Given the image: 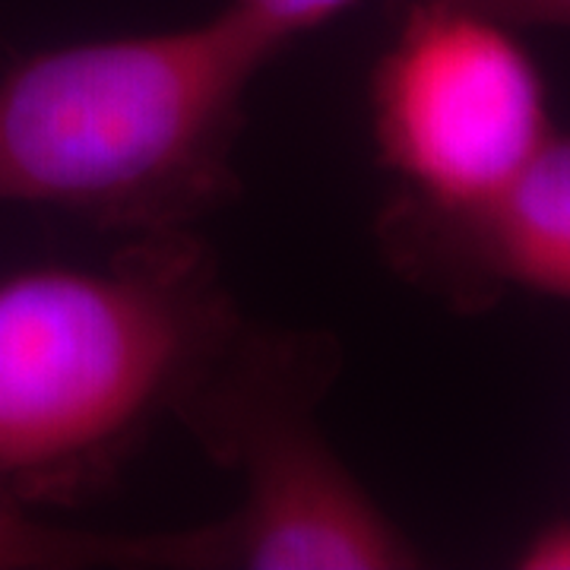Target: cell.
<instances>
[{"label":"cell","mask_w":570,"mask_h":570,"mask_svg":"<svg viewBox=\"0 0 570 570\" xmlns=\"http://www.w3.org/2000/svg\"><path fill=\"white\" fill-rule=\"evenodd\" d=\"M242 317L187 228L137 235L102 266L0 279V501L96 494L178 415Z\"/></svg>","instance_id":"6da1fadb"},{"label":"cell","mask_w":570,"mask_h":570,"mask_svg":"<svg viewBox=\"0 0 570 570\" xmlns=\"http://www.w3.org/2000/svg\"><path fill=\"white\" fill-rule=\"evenodd\" d=\"M269 61L228 13L39 51L0 77V204L137 235L235 194L247 86Z\"/></svg>","instance_id":"7a4b0ae2"},{"label":"cell","mask_w":570,"mask_h":570,"mask_svg":"<svg viewBox=\"0 0 570 570\" xmlns=\"http://www.w3.org/2000/svg\"><path fill=\"white\" fill-rule=\"evenodd\" d=\"M336 348L311 333L238 326L178 419L242 475L232 517L175 539V568L403 570L422 551L317 425Z\"/></svg>","instance_id":"3957f363"},{"label":"cell","mask_w":570,"mask_h":570,"mask_svg":"<svg viewBox=\"0 0 570 570\" xmlns=\"http://www.w3.org/2000/svg\"><path fill=\"white\" fill-rule=\"evenodd\" d=\"M367 111L403 197L431 206L485 197L554 134L549 82L520 29L450 0H403Z\"/></svg>","instance_id":"277c9868"},{"label":"cell","mask_w":570,"mask_h":570,"mask_svg":"<svg viewBox=\"0 0 570 570\" xmlns=\"http://www.w3.org/2000/svg\"><path fill=\"white\" fill-rule=\"evenodd\" d=\"M377 232L390 264L453 307H489L508 292L570 305V134L554 130L472 204L400 197Z\"/></svg>","instance_id":"5b68a950"},{"label":"cell","mask_w":570,"mask_h":570,"mask_svg":"<svg viewBox=\"0 0 570 570\" xmlns=\"http://www.w3.org/2000/svg\"><path fill=\"white\" fill-rule=\"evenodd\" d=\"M168 564V535L105 539L51 527L29 510L0 501V570L121 568Z\"/></svg>","instance_id":"8992f818"},{"label":"cell","mask_w":570,"mask_h":570,"mask_svg":"<svg viewBox=\"0 0 570 570\" xmlns=\"http://www.w3.org/2000/svg\"><path fill=\"white\" fill-rule=\"evenodd\" d=\"M355 0H232L225 13L245 29L250 39L276 58L288 41L321 29Z\"/></svg>","instance_id":"52a82bcc"},{"label":"cell","mask_w":570,"mask_h":570,"mask_svg":"<svg viewBox=\"0 0 570 570\" xmlns=\"http://www.w3.org/2000/svg\"><path fill=\"white\" fill-rule=\"evenodd\" d=\"M450 3L482 10L517 29H527V26L570 29V0H450Z\"/></svg>","instance_id":"ba28073f"},{"label":"cell","mask_w":570,"mask_h":570,"mask_svg":"<svg viewBox=\"0 0 570 570\" xmlns=\"http://www.w3.org/2000/svg\"><path fill=\"white\" fill-rule=\"evenodd\" d=\"M520 570H570V517L549 520L517 551Z\"/></svg>","instance_id":"9c48e42d"}]
</instances>
